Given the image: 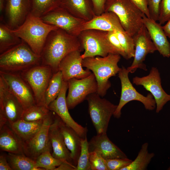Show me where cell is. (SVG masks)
<instances>
[{
    "label": "cell",
    "instance_id": "1",
    "mask_svg": "<svg viewBox=\"0 0 170 170\" xmlns=\"http://www.w3.org/2000/svg\"><path fill=\"white\" fill-rule=\"evenodd\" d=\"M83 50L78 36L58 28L52 31L46 38L41 55V64L50 66L53 73L56 72L66 56L75 51Z\"/></svg>",
    "mask_w": 170,
    "mask_h": 170
},
{
    "label": "cell",
    "instance_id": "2",
    "mask_svg": "<svg viewBox=\"0 0 170 170\" xmlns=\"http://www.w3.org/2000/svg\"><path fill=\"white\" fill-rule=\"evenodd\" d=\"M121 58L120 55L110 53L105 57L82 59V67L91 71L95 76L97 83V93L100 97L104 96L111 87L109 79L116 76L120 70L118 64Z\"/></svg>",
    "mask_w": 170,
    "mask_h": 170
},
{
    "label": "cell",
    "instance_id": "3",
    "mask_svg": "<svg viewBox=\"0 0 170 170\" xmlns=\"http://www.w3.org/2000/svg\"><path fill=\"white\" fill-rule=\"evenodd\" d=\"M58 27L44 22L30 13L24 22L13 32L25 42L37 54H41L49 34Z\"/></svg>",
    "mask_w": 170,
    "mask_h": 170
},
{
    "label": "cell",
    "instance_id": "4",
    "mask_svg": "<svg viewBox=\"0 0 170 170\" xmlns=\"http://www.w3.org/2000/svg\"><path fill=\"white\" fill-rule=\"evenodd\" d=\"M41 64V56L22 40L0 54V71L19 73Z\"/></svg>",
    "mask_w": 170,
    "mask_h": 170
},
{
    "label": "cell",
    "instance_id": "5",
    "mask_svg": "<svg viewBox=\"0 0 170 170\" xmlns=\"http://www.w3.org/2000/svg\"><path fill=\"white\" fill-rule=\"evenodd\" d=\"M105 12L115 13L124 30L132 37L144 25L145 15L129 0H106Z\"/></svg>",
    "mask_w": 170,
    "mask_h": 170
},
{
    "label": "cell",
    "instance_id": "6",
    "mask_svg": "<svg viewBox=\"0 0 170 170\" xmlns=\"http://www.w3.org/2000/svg\"><path fill=\"white\" fill-rule=\"evenodd\" d=\"M88 110L97 134L106 133L110 118L117 105L102 98L97 93L91 94L86 98Z\"/></svg>",
    "mask_w": 170,
    "mask_h": 170
},
{
    "label": "cell",
    "instance_id": "7",
    "mask_svg": "<svg viewBox=\"0 0 170 170\" xmlns=\"http://www.w3.org/2000/svg\"><path fill=\"white\" fill-rule=\"evenodd\" d=\"M129 73L127 68L122 66L118 73L121 83V92L119 104L113 115L116 118L121 117V110L124 106L132 101L141 102L148 110H152L156 108V102L152 95L149 93L144 96L138 92L130 81Z\"/></svg>",
    "mask_w": 170,
    "mask_h": 170
},
{
    "label": "cell",
    "instance_id": "8",
    "mask_svg": "<svg viewBox=\"0 0 170 170\" xmlns=\"http://www.w3.org/2000/svg\"><path fill=\"white\" fill-rule=\"evenodd\" d=\"M107 31L95 29L82 31L78 36L84 50L82 58L105 57L109 54H115L107 36Z\"/></svg>",
    "mask_w": 170,
    "mask_h": 170
},
{
    "label": "cell",
    "instance_id": "9",
    "mask_svg": "<svg viewBox=\"0 0 170 170\" xmlns=\"http://www.w3.org/2000/svg\"><path fill=\"white\" fill-rule=\"evenodd\" d=\"M53 73L50 66L42 64L34 66L20 73L22 77L31 89L36 105H45V91Z\"/></svg>",
    "mask_w": 170,
    "mask_h": 170
},
{
    "label": "cell",
    "instance_id": "10",
    "mask_svg": "<svg viewBox=\"0 0 170 170\" xmlns=\"http://www.w3.org/2000/svg\"><path fill=\"white\" fill-rule=\"evenodd\" d=\"M24 110L20 102L0 77V127L21 119Z\"/></svg>",
    "mask_w": 170,
    "mask_h": 170
},
{
    "label": "cell",
    "instance_id": "11",
    "mask_svg": "<svg viewBox=\"0 0 170 170\" xmlns=\"http://www.w3.org/2000/svg\"><path fill=\"white\" fill-rule=\"evenodd\" d=\"M67 82L68 91L66 102L69 109H73L86 100L89 94L97 93V82L93 73L86 77L71 78Z\"/></svg>",
    "mask_w": 170,
    "mask_h": 170
},
{
    "label": "cell",
    "instance_id": "12",
    "mask_svg": "<svg viewBox=\"0 0 170 170\" xmlns=\"http://www.w3.org/2000/svg\"><path fill=\"white\" fill-rule=\"evenodd\" d=\"M133 83L141 85L153 96L156 103V112L159 113L167 103L170 101V94L163 89L160 72L156 67H152L148 75L133 78Z\"/></svg>",
    "mask_w": 170,
    "mask_h": 170
},
{
    "label": "cell",
    "instance_id": "13",
    "mask_svg": "<svg viewBox=\"0 0 170 170\" xmlns=\"http://www.w3.org/2000/svg\"><path fill=\"white\" fill-rule=\"evenodd\" d=\"M0 77L9 90L18 99L24 110L36 104L31 89L20 73L0 71Z\"/></svg>",
    "mask_w": 170,
    "mask_h": 170
},
{
    "label": "cell",
    "instance_id": "14",
    "mask_svg": "<svg viewBox=\"0 0 170 170\" xmlns=\"http://www.w3.org/2000/svg\"><path fill=\"white\" fill-rule=\"evenodd\" d=\"M51 112L44 120L39 130L31 138L23 142L24 154L34 161L47 150L52 149L48 136L49 129L54 117Z\"/></svg>",
    "mask_w": 170,
    "mask_h": 170
},
{
    "label": "cell",
    "instance_id": "15",
    "mask_svg": "<svg viewBox=\"0 0 170 170\" xmlns=\"http://www.w3.org/2000/svg\"><path fill=\"white\" fill-rule=\"evenodd\" d=\"M45 23L55 26L68 33L78 36L86 21L77 18L60 6L40 18Z\"/></svg>",
    "mask_w": 170,
    "mask_h": 170
},
{
    "label": "cell",
    "instance_id": "16",
    "mask_svg": "<svg viewBox=\"0 0 170 170\" xmlns=\"http://www.w3.org/2000/svg\"><path fill=\"white\" fill-rule=\"evenodd\" d=\"M135 52L131 65L127 68L129 73H133L138 68L146 71V65L143 63L147 55L152 54L157 49L144 25L133 37Z\"/></svg>",
    "mask_w": 170,
    "mask_h": 170
},
{
    "label": "cell",
    "instance_id": "17",
    "mask_svg": "<svg viewBox=\"0 0 170 170\" xmlns=\"http://www.w3.org/2000/svg\"><path fill=\"white\" fill-rule=\"evenodd\" d=\"M68 89L67 81L63 80L61 90L57 97L48 107L57 115L67 126L73 128L82 138L87 136L88 129L76 122L71 117L66 102V92Z\"/></svg>",
    "mask_w": 170,
    "mask_h": 170
},
{
    "label": "cell",
    "instance_id": "18",
    "mask_svg": "<svg viewBox=\"0 0 170 170\" xmlns=\"http://www.w3.org/2000/svg\"><path fill=\"white\" fill-rule=\"evenodd\" d=\"M31 0H6L3 21L12 30L17 28L31 12Z\"/></svg>",
    "mask_w": 170,
    "mask_h": 170
},
{
    "label": "cell",
    "instance_id": "19",
    "mask_svg": "<svg viewBox=\"0 0 170 170\" xmlns=\"http://www.w3.org/2000/svg\"><path fill=\"white\" fill-rule=\"evenodd\" d=\"M81 52L77 50L73 51L61 61L58 71L61 72L64 81H67L73 78L82 79L92 74L91 71L88 69H83Z\"/></svg>",
    "mask_w": 170,
    "mask_h": 170
},
{
    "label": "cell",
    "instance_id": "20",
    "mask_svg": "<svg viewBox=\"0 0 170 170\" xmlns=\"http://www.w3.org/2000/svg\"><path fill=\"white\" fill-rule=\"evenodd\" d=\"M89 152L94 151L105 159L127 157L108 138L106 133L97 134L88 142Z\"/></svg>",
    "mask_w": 170,
    "mask_h": 170
},
{
    "label": "cell",
    "instance_id": "21",
    "mask_svg": "<svg viewBox=\"0 0 170 170\" xmlns=\"http://www.w3.org/2000/svg\"><path fill=\"white\" fill-rule=\"evenodd\" d=\"M144 15V25L147 29L157 51L164 57H170V43L162 26L159 23Z\"/></svg>",
    "mask_w": 170,
    "mask_h": 170
},
{
    "label": "cell",
    "instance_id": "22",
    "mask_svg": "<svg viewBox=\"0 0 170 170\" xmlns=\"http://www.w3.org/2000/svg\"><path fill=\"white\" fill-rule=\"evenodd\" d=\"M58 117L55 113L54 120L49 129L48 136L52 150L51 153L55 158L64 160L74 165L70 152L65 145L59 127Z\"/></svg>",
    "mask_w": 170,
    "mask_h": 170
},
{
    "label": "cell",
    "instance_id": "23",
    "mask_svg": "<svg viewBox=\"0 0 170 170\" xmlns=\"http://www.w3.org/2000/svg\"><path fill=\"white\" fill-rule=\"evenodd\" d=\"M88 29L105 31H125L118 16L112 12H104L100 15H96L90 20L85 21L82 26L81 31Z\"/></svg>",
    "mask_w": 170,
    "mask_h": 170
},
{
    "label": "cell",
    "instance_id": "24",
    "mask_svg": "<svg viewBox=\"0 0 170 170\" xmlns=\"http://www.w3.org/2000/svg\"><path fill=\"white\" fill-rule=\"evenodd\" d=\"M58 123L65 145L70 152L73 164L76 167L81 152L82 138L73 128L66 124L59 116Z\"/></svg>",
    "mask_w": 170,
    "mask_h": 170
},
{
    "label": "cell",
    "instance_id": "25",
    "mask_svg": "<svg viewBox=\"0 0 170 170\" xmlns=\"http://www.w3.org/2000/svg\"><path fill=\"white\" fill-rule=\"evenodd\" d=\"M0 148L8 153L24 154L22 141L7 124L0 127Z\"/></svg>",
    "mask_w": 170,
    "mask_h": 170
},
{
    "label": "cell",
    "instance_id": "26",
    "mask_svg": "<svg viewBox=\"0 0 170 170\" xmlns=\"http://www.w3.org/2000/svg\"><path fill=\"white\" fill-rule=\"evenodd\" d=\"M60 6L74 16L86 21L96 15L89 0H61Z\"/></svg>",
    "mask_w": 170,
    "mask_h": 170
},
{
    "label": "cell",
    "instance_id": "27",
    "mask_svg": "<svg viewBox=\"0 0 170 170\" xmlns=\"http://www.w3.org/2000/svg\"><path fill=\"white\" fill-rule=\"evenodd\" d=\"M43 121L30 122L20 119L8 125L23 142L31 138L39 130Z\"/></svg>",
    "mask_w": 170,
    "mask_h": 170
},
{
    "label": "cell",
    "instance_id": "28",
    "mask_svg": "<svg viewBox=\"0 0 170 170\" xmlns=\"http://www.w3.org/2000/svg\"><path fill=\"white\" fill-rule=\"evenodd\" d=\"M6 157L13 170H44L37 167L35 161L24 154L8 153Z\"/></svg>",
    "mask_w": 170,
    "mask_h": 170
},
{
    "label": "cell",
    "instance_id": "29",
    "mask_svg": "<svg viewBox=\"0 0 170 170\" xmlns=\"http://www.w3.org/2000/svg\"><path fill=\"white\" fill-rule=\"evenodd\" d=\"M22 40L16 36L3 21L0 23V53L21 42Z\"/></svg>",
    "mask_w": 170,
    "mask_h": 170
},
{
    "label": "cell",
    "instance_id": "30",
    "mask_svg": "<svg viewBox=\"0 0 170 170\" xmlns=\"http://www.w3.org/2000/svg\"><path fill=\"white\" fill-rule=\"evenodd\" d=\"M148 145L149 144L147 143L143 144L135 160L121 170H146L149 164L155 156L154 153L149 152Z\"/></svg>",
    "mask_w": 170,
    "mask_h": 170
},
{
    "label": "cell",
    "instance_id": "31",
    "mask_svg": "<svg viewBox=\"0 0 170 170\" xmlns=\"http://www.w3.org/2000/svg\"><path fill=\"white\" fill-rule=\"evenodd\" d=\"M63 81L62 73L58 71L53 74L45 94V105H48L58 96L61 90Z\"/></svg>",
    "mask_w": 170,
    "mask_h": 170
},
{
    "label": "cell",
    "instance_id": "32",
    "mask_svg": "<svg viewBox=\"0 0 170 170\" xmlns=\"http://www.w3.org/2000/svg\"><path fill=\"white\" fill-rule=\"evenodd\" d=\"M31 13L41 18L60 6L61 0H31Z\"/></svg>",
    "mask_w": 170,
    "mask_h": 170
},
{
    "label": "cell",
    "instance_id": "33",
    "mask_svg": "<svg viewBox=\"0 0 170 170\" xmlns=\"http://www.w3.org/2000/svg\"><path fill=\"white\" fill-rule=\"evenodd\" d=\"M51 149L47 150L35 160L37 167L44 170H54L62 163L66 161L54 157L51 152Z\"/></svg>",
    "mask_w": 170,
    "mask_h": 170
},
{
    "label": "cell",
    "instance_id": "34",
    "mask_svg": "<svg viewBox=\"0 0 170 170\" xmlns=\"http://www.w3.org/2000/svg\"><path fill=\"white\" fill-rule=\"evenodd\" d=\"M50 112V110L46 106L36 104L24 110L21 119L30 122L43 120Z\"/></svg>",
    "mask_w": 170,
    "mask_h": 170
},
{
    "label": "cell",
    "instance_id": "35",
    "mask_svg": "<svg viewBox=\"0 0 170 170\" xmlns=\"http://www.w3.org/2000/svg\"><path fill=\"white\" fill-rule=\"evenodd\" d=\"M121 44L126 56V59L133 58L135 46L133 37L125 31H116Z\"/></svg>",
    "mask_w": 170,
    "mask_h": 170
},
{
    "label": "cell",
    "instance_id": "36",
    "mask_svg": "<svg viewBox=\"0 0 170 170\" xmlns=\"http://www.w3.org/2000/svg\"><path fill=\"white\" fill-rule=\"evenodd\" d=\"M89 151L87 136L81 142V150L76 170H91L89 161Z\"/></svg>",
    "mask_w": 170,
    "mask_h": 170
},
{
    "label": "cell",
    "instance_id": "37",
    "mask_svg": "<svg viewBox=\"0 0 170 170\" xmlns=\"http://www.w3.org/2000/svg\"><path fill=\"white\" fill-rule=\"evenodd\" d=\"M89 161L91 170H108L106 161L96 152H89Z\"/></svg>",
    "mask_w": 170,
    "mask_h": 170
},
{
    "label": "cell",
    "instance_id": "38",
    "mask_svg": "<svg viewBox=\"0 0 170 170\" xmlns=\"http://www.w3.org/2000/svg\"><path fill=\"white\" fill-rule=\"evenodd\" d=\"M108 40L116 54L120 55L126 59V56L117 36L116 31H107Z\"/></svg>",
    "mask_w": 170,
    "mask_h": 170
},
{
    "label": "cell",
    "instance_id": "39",
    "mask_svg": "<svg viewBox=\"0 0 170 170\" xmlns=\"http://www.w3.org/2000/svg\"><path fill=\"white\" fill-rule=\"evenodd\" d=\"M106 161L108 170H121L133 161L127 157L108 159Z\"/></svg>",
    "mask_w": 170,
    "mask_h": 170
},
{
    "label": "cell",
    "instance_id": "40",
    "mask_svg": "<svg viewBox=\"0 0 170 170\" xmlns=\"http://www.w3.org/2000/svg\"><path fill=\"white\" fill-rule=\"evenodd\" d=\"M170 19V0H161L158 21L164 24Z\"/></svg>",
    "mask_w": 170,
    "mask_h": 170
},
{
    "label": "cell",
    "instance_id": "41",
    "mask_svg": "<svg viewBox=\"0 0 170 170\" xmlns=\"http://www.w3.org/2000/svg\"><path fill=\"white\" fill-rule=\"evenodd\" d=\"M150 18L158 21L161 0H147Z\"/></svg>",
    "mask_w": 170,
    "mask_h": 170
},
{
    "label": "cell",
    "instance_id": "42",
    "mask_svg": "<svg viewBox=\"0 0 170 170\" xmlns=\"http://www.w3.org/2000/svg\"><path fill=\"white\" fill-rule=\"evenodd\" d=\"M96 15H99L105 12V7L106 0H89Z\"/></svg>",
    "mask_w": 170,
    "mask_h": 170
},
{
    "label": "cell",
    "instance_id": "43",
    "mask_svg": "<svg viewBox=\"0 0 170 170\" xmlns=\"http://www.w3.org/2000/svg\"><path fill=\"white\" fill-rule=\"evenodd\" d=\"M147 17L150 18L147 0H129Z\"/></svg>",
    "mask_w": 170,
    "mask_h": 170
},
{
    "label": "cell",
    "instance_id": "44",
    "mask_svg": "<svg viewBox=\"0 0 170 170\" xmlns=\"http://www.w3.org/2000/svg\"><path fill=\"white\" fill-rule=\"evenodd\" d=\"M0 170H13L8 161L6 155L0 156Z\"/></svg>",
    "mask_w": 170,
    "mask_h": 170
},
{
    "label": "cell",
    "instance_id": "45",
    "mask_svg": "<svg viewBox=\"0 0 170 170\" xmlns=\"http://www.w3.org/2000/svg\"><path fill=\"white\" fill-rule=\"evenodd\" d=\"M76 167L67 162L65 161L62 163L54 170H76Z\"/></svg>",
    "mask_w": 170,
    "mask_h": 170
},
{
    "label": "cell",
    "instance_id": "46",
    "mask_svg": "<svg viewBox=\"0 0 170 170\" xmlns=\"http://www.w3.org/2000/svg\"><path fill=\"white\" fill-rule=\"evenodd\" d=\"M162 28L167 36L170 38V19L162 26Z\"/></svg>",
    "mask_w": 170,
    "mask_h": 170
},
{
    "label": "cell",
    "instance_id": "47",
    "mask_svg": "<svg viewBox=\"0 0 170 170\" xmlns=\"http://www.w3.org/2000/svg\"><path fill=\"white\" fill-rule=\"evenodd\" d=\"M167 169L168 170H170V166L168 167V168Z\"/></svg>",
    "mask_w": 170,
    "mask_h": 170
}]
</instances>
